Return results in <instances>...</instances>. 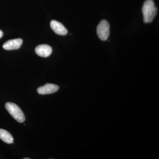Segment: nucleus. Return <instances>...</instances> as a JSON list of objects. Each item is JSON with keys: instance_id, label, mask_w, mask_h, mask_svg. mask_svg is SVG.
Masks as SVG:
<instances>
[{"instance_id": "1", "label": "nucleus", "mask_w": 159, "mask_h": 159, "mask_svg": "<svg viewBox=\"0 0 159 159\" xmlns=\"http://www.w3.org/2000/svg\"><path fill=\"white\" fill-rule=\"evenodd\" d=\"M143 20L145 23H150L153 21L157 11L153 0H146L142 9Z\"/></svg>"}, {"instance_id": "2", "label": "nucleus", "mask_w": 159, "mask_h": 159, "mask_svg": "<svg viewBox=\"0 0 159 159\" xmlns=\"http://www.w3.org/2000/svg\"><path fill=\"white\" fill-rule=\"evenodd\" d=\"M5 107L11 116L17 122L20 123L25 122V115L22 111L16 104L12 102H8L6 103Z\"/></svg>"}, {"instance_id": "3", "label": "nucleus", "mask_w": 159, "mask_h": 159, "mask_svg": "<svg viewBox=\"0 0 159 159\" xmlns=\"http://www.w3.org/2000/svg\"><path fill=\"white\" fill-rule=\"evenodd\" d=\"M97 34L101 40L106 41L110 34V25L107 21L102 20L97 28Z\"/></svg>"}, {"instance_id": "4", "label": "nucleus", "mask_w": 159, "mask_h": 159, "mask_svg": "<svg viewBox=\"0 0 159 159\" xmlns=\"http://www.w3.org/2000/svg\"><path fill=\"white\" fill-rule=\"evenodd\" d=\"M59 89V86L52 84H47L45 85L40 87L37 89V92L41 95H47L54 93Z\"/></svg>"}, {"instance_id": "5", "label": "nucleus", "mask_w": 159, "mask_h": 159, "mask_svg": "<svg viewBox=\"0 0 159 159\" xmlns=\"http://www.w3.org/2000/svg\"><path fill=\"white\" fill-rule=\"evenodd\" d=\"M23 40L21 39L9 40L3 45V48L8 51L17 50L22 44Z\"/></svg>"}, {"instance_id": "6", "label": "nucleus", "mask_w": 159, "mask_h": 159, "mask_svg": "<svg viewBox=\"0 0 159 159\" xmlns=\"http://www.w3.org/2000/svg\"><path fill=\"white\" fill-rule=\"evenodd\" d=\"M50 25L53 31L57 34L65 35L67 34V30L64 26L57 21L52 20L50 23Z\"/></svg>"}, {"instance_id": "7", "label": "nucleus", "mask_w": 159, "mask_h": 159, "mask_svg": "<svg viewBox=\"0 0 159 159\" xmlns=\"http://www.w3.org/2000/svg\"><path fill=\"white\" fill-rule=\"evenodd\" d=\"M52 48L47 44L39 45L35 49L36 54L41 57H49L52 53Z\"/></svg>"}, {"instance_id": "8", "label": "nucleus", "mask_w": 159, "mask_h": 159, "mask_svg": "<svg viewBox=\"0 0 159 159\" xmlns=\"http://www.w3.org/2000/svg\"><path fill=\"white\" fill-rule=\"evenodd\" d=\"M0 139L8 144L13 143V138L10 133L2 129H0Z\"/></svg>"}, {"instance_id": "9", "label": "nucleus", "mask_w": 159, "mask_h": 159, "mask_svg": "<svg viewBox=\"0 0 159 159\" xmlns=\"http://www.w3.org/2000/svg\"><path fill=\"white\" fill-rule=\"evenodd\" d=\"M3 35V33L2 30H0V39L2 37Z\"/></svg>"}, {"instance_id": "10", "label": "nucleus", "mask_w": 159, "mask_h": 159, "mask_svg": "<svg viewBox=\"0 0 159 159\" xmlns=\"http://www.w3.org/2000/svg\"><path fill=\"white\" fill-rule=\"evenodd\" d=\"M24 159H30V158H25Z\"/></svg>"}]
</instances>
